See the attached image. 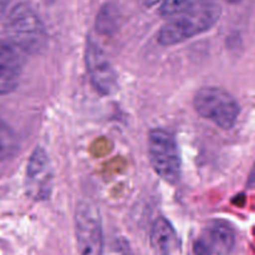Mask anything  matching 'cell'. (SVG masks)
Returning <instances> with one entry per match:
<instances>
[{"label": "cell", "mask_w": 255, "mask_h": 255, "mask_svg": "<svg viewBox=\"0 0 255 255\" xmlns=\"http://www.w3.org/2000/svg\"><path fill=\"white\" fill-rule=\"evenodd\" d=\"M6 5H7V0H0V19H1V16L4 15L5 9H6Z\"/></svg>", "instance_id": "obj_15"}, {"label": "cell", "mask_w": 255, "mask_h": 255, "mask_svg": "<svg viewBox=\"0 0 255 255\" xmlns=\"http://www.w3.org/2000/svg\"><path fill=\"white\" fill-rule=\"evenodd\" d=\"M5 32L15 49L37 54L46 45V30L37 12L26 2L15 5L5 21Z\"/></svg>", "instance_id": "obj_2"}, {"label": "cell", "mask_w": 255, "mask_h": 255, "mask_svg": "<svg viewBox=\"0 0 255 255\" xmlns=\"http://www.w3.org/2000/svg\"><path fill=\"white\" fill-rule=\"evenodd\" d=\"M148 156L154 172L167 183L174 184L181 177V157L176 139L168 131L154 128L148 136Z\"/></svg>", "instance_id": "obj_4"}, {"label": "cell", "mask_w": 255, "mask_h": 255, "mask_svg": "<svg viewBox=\"0 0 255 255\" xmlns=\"http://www.w3.org/2000/svg\"><path fill=\"white\" fill-rule=\"evenodd\" d=\"M197 114L223 129L236 125L241 107L229 92L219 87H203L193 100Z\"/></svg>", "instance_id": "obj_3"}, {"label": "cell", "mask_w": 255, "mask_h": 255, "mask_svg": "<svg viewBox=\"0 0 255 255\" xmlns=\"http://www.w3.org/2000/svg\"><path fill=\"white\" fill-rule=\"evenodd\" d=\"M161 1L162 0H139V2H141L144 7H152Z\"/></svg>", "instance_id": "obj_14"}, {"label": "cell", "mask_w": 255, "mask_h": 255, "mask_svg": "<svg viewBox=\"0 0 255 255\" xmlns=\"http://www.w3.org/2000/svg\"><path fill=\"white\" fill-rule=\"evenodd\" d=\"M75 231L79 255H104V232L99 208L90 201L76 207Z\"/></svg>", "instance_id": "obj_5"}, {"label": "cell", "mask_w": 255, "mask_h": 255, "mask_svg": "<svg viewBox=\"0 0 255 255\" xmlns=\"http://www.w3.org/2000/svg\"><path fill=\"white\" fill-rule=\"evenodd\" d=\"M85 57L90 80L97 91L104 95L114 94L117 90V75L101 47L90 40L86 45Z\"/></svg>", "instance_id": "obj_7"}, {"label": "cell", "mask_w": 255, "mask_h": 255, "mask_svg": "<svg viewBox=\"0 0 255 255\" xmlns=\"http://www.w3.org/2000/svg\"><path fill=\"white\" fill-rule=\"evenodd\" d=\"M222 9L214 0H202L183 12L174 15L157 35L159 45L173 46L207 31L217 24Z\"/></svg>", "instance_id": "obj_1"}, {"label": "cell", "mask_w": 255, "mask_h": 255, "mask_svg": "<svg viewBox=\"0 0 255 255\" xmlns=\"http://www.w3.org/2000/svg\"><path fill=\"white\" fill-rule=\"evenodd\" d=\"M226 1L231 2V4H236V2H239V1H241V0H226Z\"/></svg>", "instance_id": "obj_16"}, {"label": "cell", "mask_w": 255, "mask_h": 255, "mask_svg": "<svg viewBox=\"0 0 255 255\" xmlns=\"http://www.w3.org/2000/svg\"><path fill=\"white\" fill-rule=\"evenodd\" d=\"M17 149V138L12 129L0 120V162L10 158Z\"/></svg>", "instance_id": "obj_12"}, {"label": "cell", "mask_w": 255, "mask_h": 255, "mask_svg": "<svg viewBox=\"0 0 255 255\" xmlns=\"http://www.w3.org/2000/svg\"><path fill=\"white\" fill-rule=\"evenodd\" d=\"M149 241L156 255H176L179 249V241L176 231L163 217L154 221Z\"/></svg>", "instance_id": "obj_10"}, {"label": "cell", "mask_w": 255, "mask_h": 255, "mask_svg": "<svg viewBox=\"0 0 255 255\" xmlns=\"http://www.w3.org/2000/svg\"><path fill=\"white\" fill-rule=\"evenodd\" d=\"M54 187L51 162L41 147H36L30 156L26 166L25 188L32 201H47L51 197Z\"/></svg>", "instance_id": "obj_6"}, {"label": "cell", "mask_w": 255, "mask_h": 255, "mask_svg": "<svg viewBox=\"0 0 255 255\" xmlns=\"http://www.w3.org/2000/svg\"><path fill=\"white\" fill-rule=\"evenodd\" d=\"M22 61L11 44L0 40V95H7L17 87Z\"/></svg>", "instance_id": "obj_9"}, {"label": "cell", "mask_w": 255, "mask_h": 255, "mask_svg": "<svg viewBox=\"0 0 255 255\" xmlns=\"http://www.w3.org/2000/svg\"><path fill=\"white\" fill-rule=\"evenodd\" d=\"M201 1L202 0H163L159 7V14L164 17H172L179 12L191 9Z\"/></svg>", "instance_id": "obj_13"}, {"label": "cell", "mask_w": 255, "mask_h": 255, "mask_svg": "<svg viewBox=\"0 0 255 255\" xmlns=\"http://www.w3.org/2000/svg\"><path fill=\"white\" fill-rule=\"evenodd\" d=\"M236 244L233 228L224 221L211 222L194 243L197 255H228Z\"/></svg>", "instance_id": "obj_8"}, {"label": "cell", "mask_w": 255, "mask_h": 255, "mask_svg": "<svg viewBox=\"0 0 255 255\" xmlns=\"http://www.w3.org/2000/svg\"><path fill=\"white\" fill-rule=\"evenodd\" d=\"M121 21V14L116 5L106 4L101 7L96 16V30L102 35H111L116 32Z\"/></svg>", "instance_id": "obj_11"}]
</instances>
